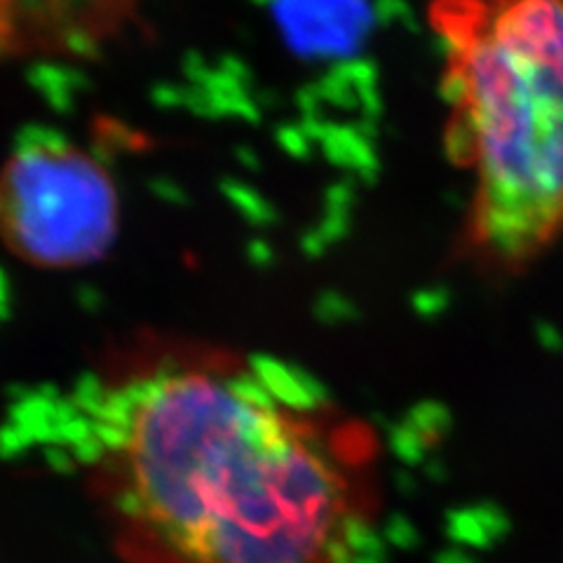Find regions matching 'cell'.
Here are the masks:
<instances>
[{
    "label": "cell",
    "instance_id": "6da1fadb",
    "mask_svg": "<svg viewBox=\"0 0 563 563\" xmlns=\"http://www.w3.org/2000/svg\"><path fill=\"white\" fill-rule=\"evenodd\" d=\"M320 380L271 357L161 352L97 378L76 420L125 563H327L350 512Z\"/></svg>",
    "mask_w": 563,
    "mask_h": 563
},
{
    "label": "cell",
    "instance_id": "7a4b0ae2",
    "mask_svg": "<svg viewBox=\"0 0 563 563\" xmlns=\"http://www.w3.org/2000/svg\"><path fill=\"white\" fill-rule=\"evenodd\" d=\"M446 151L470 179L465 244L517 273L563 238V0H434Z\"/></svg>",
    "mask_w": 563,
    "mask_h": 563
},
{
    "label": "cell",
    "instance_id": "3957f363",
    "mask_svg": "<svg viewBox=\"0 0 563 563\" xmlns=\"http://www.w3.org/2000/svg\"><path fill=\"white\" fill-rule=\"evenodd\" d=\"M118 231V192L92 153L29 132L0 172V240L35 268L99 261Z\"/></svg>",
    "mask_w": 563,
    "mask_h": 563
},
{
    "label": "cell",
    "instance_id": "277c9868",
    "mask_svg": "<svg viewBox=\"0 0 563 563\" xmlns=\"http://www.w3.org/2000/svg\"><path fill=\"white\" fill-rule=\"evenodd\" d=\"M296 62L339 76L376 38L378 0H256Z\"/></svg>",
    "mask_w": 563,
    "mask_h": 563
},
{
    "label": "cell",
    "instance_id": "5b68a950",
    "mask_svg": "<svg viewBox=\"0 0 563 563\" xmlns=\"http://www.w3.org/2000/svg\"><path fill=\"white\" fill-rule=\"evenodd\" d=\"M139 0H16L20 55H90L125 24Z\"/></svg>",
    "mask_w": 563,
    "mask_h": 563
},
{
    "label": "cell",
    "instance_id": "8992f818",
    "mask_svg": "<svg viewBox=\"0 0 563 563\" xmlns=\"http://www.w3.org/2000/svg\"><path fill=\"white\" fill-rule=\"evenodd\" d=\"M444 536L451 548L465 552L496 550L512 536V517L507 509L493 500L451 507L444 512Z\"/></svg>",
    "mask_w": 563,
    "mask_h": 563
},
{
    "label": "cell",
    "instance_id": "52a82bcc",
    "mask_svg": "<svg viewBox=\"0 0 563 563\" xmlns=\"http://www.w3.org/2000/svg\"><path fill=\"white\" fill-rule=\"evenodd\" d=\"M339 538L355 556L387 561V554H390V548H387L383 533L364 515L355 512V509H350L343 517Z\"/></svg>",
    "mask_w": 563,
    "mask_h": 563
},
{
    "label": "cell",
    "instance_id": "ba28073f",
    "mask_svg": "<svg viewBox=\"0 0 563 563\" xmlns=\"http://www.w3.org/2000/svg\"><path fill=\"white\" fill-rule=\"evenodd\" d=\"M430 442L422 437L411 422H399V426L387 428V449L397 457L401 467H422L430 457Z\"/></svg>",
    "mask_w": 563,
    "mask_h": 563
},
{
    "label": "cell",
    "instance_id": "9c48e42d",
    "mask_svg": "<svg viewBox=\"0 0 563 563\" xmlns=\"http://www.w3.org/2000/svg\"><path fill=\"white\" fill-rule=\"evenodd\" d=\"M411 426L428 439L430 444L442 442V439L451 432L453 420L449 416V411L442 407V404H418V407L411 411L409 420Z\"/></svg>",
    "mask_w": 563,
    "mask_h": 563
},
{
    "label": "cell",
    "instance_id": "30bf717a",
    "mask_svg": "<svg viewBox=\"0 0 563 563\" xmlns=\"http://www.w3.org/2000/svg\"><path fill=\"white\" fill-rule=\"evenodd\" d=\"M380 533L387 542V548H395L397 552H416L422 544V533L411 517L404 512L387 515L383 521Z\"/></svg>",
    "mask_w": 563,
    "mask_h": 563
},
{
    "label": "cell",
    "instance_id": "8fae6325",
    "mask_svg": "<svg viewBox=\"0 0 563 563\" xmlns=\"http://www.w3.org/2000/svg\"><path fill=\"white\" fill-rule=\"evenodd\" d=\"M393 486H395V490L399 493L401 498H407V500L416 498L418 493H420V479H418L416 470H409V467H401L399 465L393 472Z\"/></svg>",
    "mask_w": 563,
    "mask_h": 563
},
{
    "label": "cell",
    "instance_id": "7c38bea8",
    "mask_svg": "<svg viewBox=\"0 0 563 563\" xmlns=\"http://www.w3.org/2000/svg\"><path fill=\"white\" fill-rule=\"evenodd\" d=\"M420 474H422V477H426L430 484H434V486H444V484L451 479V467L446 465L444 457L430 455L428 461H426V465L420 467Z\"/></svg>",
    "mask_w": 563,
    "mask_h": 563
},
{
    "label": "cell",
    "instance_id": "4fadbf2b",
    "mask_svg": "<svg viewBox=\"0 0 563 563\" xmlns=\"http://www.w3.org/2000/svg\"><path fill=\"white\" fill-rule=\"evenodd\" d=\"M357 563H387L383 559H368V556H357Z\"/></svg>",
    "mask_w": 563,
    "mask_h": 563
}]
</instances>
